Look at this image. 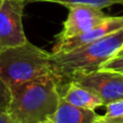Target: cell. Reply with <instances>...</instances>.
Listing matches in <instances>:
<instances>
[{"instance_id":"cell-1","label":"cell","mask_w":123,"mask_h":123,"mask_svg":"<svg viewBox=\"0 0 123 123\" xmlns=\"http://www.w3.org/2000/svg\"><path fill=\"white\" fill-rule=\"evenodd\" d=\"M61 79L54 74L19 84L11 90L8 115L14 123H43L56 110L61 99Z\"/></svg>"},{"instance_id":"cell-2","label":"cell","mask_w":123,"mask_h":123,"mask_svg":"<svg viewBox=\"0 0 123 123\" xmlns=\"http://www.w3.org/2000/svg\"><path fill=\"white\" fill-rule=\"evenodd\" d=\"M123 48V29L95 42L65 53H51L52 71L61 79H72L95 72Z\"/></svg>"},{"instance_id":"cell-3","label":"cell","mask_w":123,"mask_h":123,"mask_svg":"<svg viewBox=\"0 0 123 123\" xmlns=\"http://www.w3.org/2000/svg\"><path fill=\"white\" fill-rule=\"evenodd\" d=\"M51 72V53L29 41L0 51V78L10 89Z\"/></svg>"},{"instance_id":"cell-4","label":"cell","mask_w":123,"mask_h":123,"mask_svg":"<svg viewBox=\"0 0 123 123\" xmlns=\"http://www.w3.org/2000/svg\"><path fill=\"white\" fill-rule=\"evenodd\" d=\"M26 0H3L0 8V51L27 42L23 28Z\"/></svg>"},{"instance_id":"cell-5","label":"cell","mask_w":123,"mask_h":123,"mask_svg":"<svg viewBox=\"0 0 123 123\" xmlns=\"http://www.w3.org/2000/svg\"><path fill=\"white\" fill-rule=\"evenodd\" d=\"M72 82L95 93L104 106L123 99V74L100 69L72 79Z\"/></svg>"},{"instance_id":"cell-6","label":"cell","mask_w":123,"mask_h":123,"mask_svg":"<svg viewBox=\"0 0 123 123\" xmlns=\"http://www.w3.org/2000/svg\"><path fill=\"white\" fill-rule=\"evenodd\" d=\"M67 18L64 22L63 30L57 35L56 40H65L79 36L93 29L107 18L102 9L92 6H71L68 8Z\"/></svg>"},{"instance_id":"cell-7","label":"cell","mask_w":123,"mask_h":123,"mask_svg":"<svg viewBox=\"0 0 123 123\" xmlns=\"http://www.w3.org/2000/svg\"><path fill=\"white\" fill-rule=\"evenodd\" d=\"M121 29H123V16H107V18L102 24L84 34L65 39V40H56L55 45L52 50V54L72 51V50L86 45L89 43L95 42Z\"/></svg>"},{"instance_id":"cell-8","label":"cell","mask_w":123,"mask_h":123,"mask_svg":"<svg viewBox=\"0 0 123 123\" xmlns=\"http://www.w3.org/2000/svg\"><path fill=\"white\" fill-rule=\"evenodd\" d=\"M99 116L95 110L80 108L64 100L61 96L56 110L49 118L50 123H94Z\"/></svg>"},{"instance_id":"cell-9","label":"cell","mask_w":123,"mask_h":123,"mask_svg":"<svg viewBox=\"0 0 123 123\" xmlns=\"http://www.w3.org/2000/svg\"><path fill=\"white\" fill-rule=\"evenodd\" d=\"M61 96L67 103L80 108L95 110L96 108L104 106L103 100L95 93L72 81H69L65 92L61 94Z\"/></svg>"},{"instance_id":"cell-10","label":"cell","mask_w":123,"mask_h":123,"mask_svg":"<svg viewBox=\"0 0 123 123\" xmlns=\"http://www.w3.org/2000/svg\"><path fill=\"white\" fill-rule=\"evenodd\" d=\"M26 2H51V3H58L63 6H92L96 8H107L113 4H123V0H26Z\"/></svg>"},{"instance_id":"cell-11","label":"cell","mask_w":123,"mask_h":123,"mask_svg":"<svg viewBox=\"0 0 123 123\" xmlns=\"http://www.w3.org/2000/svg\"><path fill=\"white\" fill-rule=\"evenodd\" d=\"M106 112L99 116L97 123H123V99L106 105Z\"/></svg>"},{"instance_id":"cell-12","label":"cell","mask_w":123,"mask_h":123,"mask_svg":"<svg viewBox=\"0 0 123 123\" xmlns=\"http://www.w3.org/2000/svg\"><path fill=\"white\" fill-rule=\"evenodd\" d=\"M11 103V90L0 78V113H8Z\"/></svg>"},{"instance_id":"cell-13","label":"cell","mask_w":123,"mask_h":123,"mask_svg":"<svg viewBox=\"0 0 123 123\" xmlns=\"http://www.w3.org/2000/svg\"><path fill=\"white\" fill-rule=\"evenodd\" d=\"M102 69L112 70V71H118L123 74V55L115 56L111 60H109L102 67Z\"/></svg>"},{"instance_id":"cell-14","label":"cell","mask_w":123,"mask_h":123,"mask_svg":"<svg viewBox=\"0 0 123 123\" xmlns=\"http://www.w3.org/2000/svg\"><path fill=\"white\" fill-rule=\"evenodd\" d=\"M0 123H14L8 113H0Z\"/></svg>"},{"instance_id":"cell-15","label":"cell","mask_w":123,"mask_h":123,"mask_svg":"<svg viewBox=\"0 0 123 123\" xmlns=\"http://www.w3.org/2000/svg\"><path fill=\"white\" fill-rule=\"evenodd\" d=\"M120 55H123V48H122L121 50H120L119 52H118V54H117V55H116V56H120Z\"/></svg>"},{"instance_id":"cell-16","label":"cell","mask_w":123,"mask_h":123,"mask_svg":"<svg viewBox=\"0 0 123 123\" xmlns=\"http://www.w3.org/2000/svg\"><path fill=\"white\" fill-rule=\"evenodd\" d=\"M2 2H3V0H0V8H1V4H2Z\"/></svg>"},{"instance_id":"cell-17","label":"cell","mask_w":123,"mask_h":123,"mask_svg":"<svg viewBox=\"0 0 123 123\" xmlns=\"http://www.w3.org/2000/svg\"><path fill=\"white\" fill-rule=\"evenodd\" d=\"M43 123H50L49 121H45V122H43Z\"/></svg>"},{"instance_id":"cell-18","label":"cell","mask_w":123,"mask_h":123,"mask_svg":"<svg viewBox=\"0 0 123 123\" xmlns=\"http://www.w3.org/2000/svg\"><path fill=\"white\" fill-rule=\"evenodd\" d=\"M94 123H97V122H94Z\"/></svg>"}]
</instances>
